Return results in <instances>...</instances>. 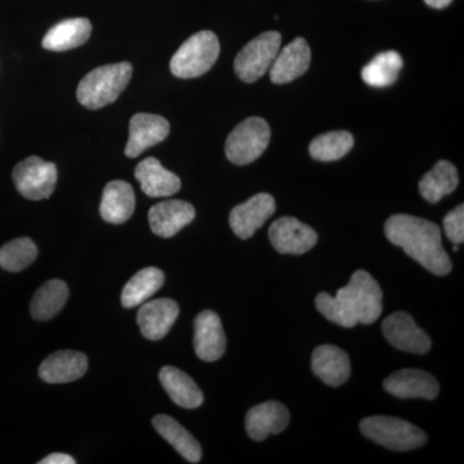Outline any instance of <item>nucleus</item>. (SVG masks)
<instances>
[{
  "instance_id": "obj_24",
  "label": "nucleus",
  "mask_w": 464,
  "mask_h": 464,
  "mask_svg": "<svg viewBox=\"0 0 464 464\" xmlns=\"http://www.w3.org/2000/svg\"><path fill=\"white\" fill-rule=\"evenodd\" d=\"M92 24L88 18H69L52 27L43 39V48L63 52L81 47L90 39Z\"/></svg>"
},
{
  "instance_id": "obj_17",
  "label": "nucleus",
  "mask_w": 464,
  "mask_h": 464,
  "mask_svg": "<svg viewBox=\"0 0 464 464\" xmlns=\"http://www.w3.org/2000/svg\"><path fill=\"white\" fill-rule=\"evenodd\" d=\"M288 409L277 401H267L253 406L246 413V429L249 438L264 441L270 435H277L288 427Z\"/></svg>"
},
{
  "instance_id": "obj_21",
  "label": "nucleus",
  "mask_w": 464,
  "mask_h": 464,
  "mask_svg": "<svg viewBox=\"0 0 464 464\" xmlns=\"http://www.w3.org/2000/svg\"><path fill=\"white\" fill-rule=\"evenodd\" d=\"M134 176L141 185L142 191L150 198L172 197L181 188L179 177L166 169L155 158L142 160L134 170Z\"/></svg>"
},
{
  "instance_id": "obj_20",
  "label": "nucleus",
  "mask_w": 464,
  "mask_h": 464,
  "mask_svg": "<svg viewBox=\"0 0 464 464\" xmlns=\"http://www.w3.org/2000/svg\"><path fill=\"white\" fill-rule=\"evenodd\" d=\"M314 373L331 387H340L350 380V357L340 347L323 344L315 348L311 359Z\"/></svg>"
},
{
  "instance_id": "obj_7",
  "label": "nucleus",
  "mask_w": 464,
  "mask_h": 464,
  "mask_svg": "<svg viewBox=\"0 0 464 464\" xmlns=\"http://www.w3.org/2000/svg\"><path fill=\"white\" fill-rule=\"evenodd\" d=\"M282 47V35L277 32L259 34L235 58V72L244 83H255L270 70Z\"/></svg>"
},
{
  "instance_id": "obj_34",
  "label": "nucleus",
  "mask_w": 464,
  "mask_h": 464,
  "mask_svg": "<svg viewBox=\"0 0 464 464\" xmlns=\"http://www.w3.org/2000/svg\"><path fill=\"white\" fill-rule=\"evenodd\" d=\"M453 0H424L427 5L436 9L447 8Z\"/></svg>"
},
{
  "instance_id": "obj_15",
  "label": "nucleus",
  "mask_w": 464,
  "mask_h": 464,
  "mask_svg": "<svg viewBox=\"0 0 464 464\" xmlns=\"http://www.w3.org/2000/svg\"><path fill=\"white\" fill-rule=\"evenodd\" d=\"M384 390L399 399L433 400L439 395V382L420 369H402L383 382Z\"/></svg>"
},
{
  "instance_id": "obj_25",
  "label": "nucleus",
  "mask_w": 464,
  "mask_h": 464,
  "mask_svg": "<svg viewBox=\"0 0 464 464\" xmlns=\"http://www.w3.org/2000/svg\"><path fill=\"white\" fill-rule=\"evenodd\" d=\"M154 429L157 430L159 435L161 436L188 462L199 463L201 459V447L198 440L191 435L188 430L183 429L181 424L173 420L169 415H157L152 420Z\"/></svg>"
},
{
  "instance_id": "obj_1",
  "label": "nucleus",
  "mask_w": 464,
  "mask_h": 464,
  "mask_svg": "<svg viewBox=\"0 0 464 464\" xmlns=\"http://www.w3.org/2000/svg\"><path fill=\"white\" fill-rule=\"evenodd\" d=\"M380 284L364 270L356 271L350 283L338 290L335 297L320 293L315 299L316 308L329 322L353 328L356 324H373L380 319L383 304Z\"/></svg>"
},
{
  "instance_id": "obj_4",
  "label": "nucleus",
  "mask_w": 464,
  "mask_h": 464,
  "mask_svg": "<svg viewBox=\"0 0 464 464\" xmlns=\"http://www.w3.org/2000/svg\"><path fill=\"white\" fill-rule=\"evenodd\" d=\"M360 431L372 441L396 451L414 450L427 444L426 433L400 418L374 415L360 422Z\"/></svg>"
},
{
  "instance_id": "obj_6",
  "label": "nucleus",
  "mask_w": 464,
  "mask_h": 464,
  "mask_svg": "<svg viewBox=\"0 0 464 464\" xmlns=\"http://www.w3.org/2000/svg\"><path fill=\"white\" fill-rule=\"evenodd\" d=\"M270 140L271 130L267 121L258 116H250L228 134L226 157L237 166H246L264 154Z\"/></svg>"
},
{
  "instance_id": "obj_9",
  "label": "nucleus",
  "mask_w": 464,
  "mask_h": 464,
  "mask_svg": "<svg viewBox=\"0 0 464 464\" xmlns=\"http://www.w3.org/2000/svg\"><path fill=\"white\" fill-rule=\"evenodd\" d=\"M382 332L384 338L400 351L424 355L431 350L429 335L415 324L413 317L408 313L399 311L391 314L382 324Z\"/></svg>"
},
{
  "instance_id": "obj_11",
  "label": "nucleus",
  "mask_w": 464,
  "mask_h": 464,
  "mask_svg": "<svg viewBox=\"0 0 464 464\" xmlns=\"http://www.w3.org/2000/svg\"><path fill=\"white\" fill-rule=\"evenodd\" d=\"M275 210H276V203H275L273 195L266 194V192L255 195L246 203L240 204L231 210L232 231L240 239H249L274 215Z\"/></svg>"
},
{
  "instance_id": "obj_23",
  "label": "nucleus",
  "mask_w": 464,
  "mask_h": 464,
  "mask_svg": "<svg viewBox=\"0 0 464 464\" xmlns=\"http://www.w3.org/2000/svg\"><path fill=\"white\" fill-rule=\"evenodd\" d=\"M159 380L174 404L186 409H197L203 404V392L190 375L181 369L164 366L159 373Z\"/></svg>"
},
{
  "instance_id": "obj_26",
  "label": "nucleus",
  "mask_w": 464,
  "mask_h": 464,
  "mask_svg": "<svg viewBox=\"0 0 464 464\" xmlns=\"http://www.w3.org/2000/svg\"><path fill=\"white\" fill-rule=\"evenodd\" d=\"M459 177L457 168L448 160H440L420 182V192L429 203H439L442 198L456 190Z\"/></svg>"
},
{
  "instance_id": "obj_8",
  "label": "nucleus",
  "mask_w": 464,
  "mask_h": 464,
  "mask_svg": "<svg viewBox=\"0 0 464 464\" xmlns=\"http://www.w3.org/2000/svg\"><path fill=\"white\" fill-rule=\"evenodd\" d=\"M14 186L29 200L48 199L57 183V168L39 157H30L18 163L12 173Z\"/></svg>"
},
{
  "instance_id": "obj_33",
  "label": "nucleus",
  "mask_w": 464,
  "mask_h": 464,
  "mask_svg": "<svg viewBox=\"0 0 464 464\" xmlns=\"http://www.w3.org/2000/svg\"><path fill=\"white\" fill-rule=\"evenodd\" d=\"M39 464H75L74 458L63 453H53L51 456L43 458Z\"/></svg>"
},
{
  "instance_id": "obj_27",
  "label": "nucleus",
  "mask_w": 464,
  "mask_h": 464,
  "mask_svg": "<svg viewBox=\"0 0 464 464\" xmlns=\"http://www.w3.org/2000/svg\"><path fill=\"white\" fill-rule=\"evenodd\" d=\"M164 280L166 277H164L163 271L159 268H143L125 284L123 292H121V304L125 308L141 306L163 286Z\"/></svg>"
},
{
  "instance_id": "obj_22",
  "label": "nucleus",
  "mask_w": 464,
  "mask_h": 464,
  "mask_svg": "<svg viewBox=\"0 0 464 464\" xmlns=\"http://www.w3.org/2000/svg\"><path fill=\"white\" fill-rule=\"evenodd\" d=\"M136 197L132 186L125 181H111L103 188L100 213L103 221L121 225L132 217Z\"/></svg>"
},
{
  "instance_id": "obj_5",
  "label": "nucleus",
  "mask_w": 464,
  "mask_h": 464,
  "mask_svg": "<svg viewBox=\"0 0 464 464\" xmlns=\"http://www.w3.org/2000/svg\"><path fill=\"white\" fill-rule=\"evenodd\" d=\"M219 41L215 33L199 32L190 36L170 60V72L177 78L192 79L206 74L218 60Z\"/></svg>"
},
{
  "instance_id": "obj_31",
  "label": "nucleus",
  "mask_w": 464,
  "mask_h": 464,
  "mask_svg": "<svg viewBox=\"0 0 464 464\" xmlns=\"http://www.w3.org/2000/svg\"><path fill=\"white\" fill-rule=\"evenodd\" d=\"M38 256L35 243L29 237L9 241L0 248V267L9 273L25 270Z\"/></svg>"
},
{
  "instance_id": "obj_16",
  "label": "nucleus",
  "mask_w": 464,
  "mask_h": 464,
  "mask_svg": "<svg viewBox=\"0 0 464 464\" xmlns=\"http://www.w3.org/2000/svg\"><path fill=\"white\" fill-rule=\"evenodd\" d=\"M195 208L188 201L167 200L150 209L149 222L152 232L160 237H172L194 221Z\"/></svg>"
},
{
  "instance_id": "obj_14",
  "label": "nucleus",
  "mask_w": 464,
  "mask_h": 464,
  "mask_svg": "<svg viewBox=\"0 0 464 464\" xmlns=\"http://www.w3.org/2000/svg\"><path fill=\"white\" fill-rule=\"evenodd\" d=\"M179 315V307L176 301L159 298L142 304L137 314V323L143 337L150 341H159L170 332Z\"/></svg>"
},
{
  "instance_id": "obj_10",
  "label": "nucleus",
  "mask_w": 464,
  "mask_h": 464,
  "mask_svg": "<svg viewBox=\"0 0 464 464\" xmlns=\"http://www.w3.org/2000/svg\"><path fill=\"white\" fill-rule=\"evenodd\" d=\"M271 244L282 255H304L317 243V234L310 226L295 217H282L271 225L268 231Z\"/></svg>"
},
{
  "instance_id": "obj_28",
  "label": "nucleus",
  "mask_w": 464,
  "mask_h": 464,
  "mask_svg": "<svg viewBox=\"0 0 464 464\" xmlns=\"http://www.w3.org/2000/svg\"><path fill=\"white\" fill-rule=\"evenodd\" d=\"M69 298V288L63 280H50L43 284L41 288L34 295L32 306V316L39 322H47L65 306Z\"/></svg>"
},
{
  "instance_id": "obj_13",
  "label": "nucleus",
  "mask_w": 464,
  "mask_h": 464,
  "mask_svg": "<svg viewBox=\"0 0 464 464\" xmlns=\"http://www.w3.org/2000/svg\"><path fill=\"white\" fill-rule=\"evenodd\" d=\"M194 329V348L197 356L207 362L221 359L227 341L219 316L213 311H203L195 319Z\"/></svg>"
},
{
  "instance_id": "obj_29",
  "label": "nucleus",
  "mask_w": 464,
  "mask_h": 464,
  "mask_svg": "<svg viewBox=\"0 0 464 464\" xmlns=\"http://www.w3.org/2000/svg\"><path fill=\"white\" fill-rule=\"evenodd\" d=\"M402 65L404 63L398 52H383L364 66L362 72V81L371 87H389L398 81Z\"/></svg>"
},
{
  "instance_id": "obj_30",
  "label": "nucleus",
  "mask_w": 464,
  "mask_h": 464,
  "mask_svg": "<svg viewBox=\"0 0 464 464\" xmlns=\"http://www.w3.org/2000/svg\"><path fill=\"white\" fill-rule=\"evenodd\" d=\"M353 136L347 130H334L316 137L310 145L311 157L320 161L340 160L353 148Z\"/></svg>"
},
{
  "instance_id": "obj_3",
  "label": "nucleus",
  "mask_w": 464,
  "mask_h": 464,
  "mask_svg": "<svg viewBox=\"0 0 464 464\" xmlns=\"http://www.w3.org/2000/svg\"><path fill=\"white\" fill-rule=\"evenodd\" d=\"M133 67L130 63H111L92 70L82 79L76 91L79 102L87 109L105 108L115 102L132 78Z\"/></svg>"
},
{
  "instance_id": "obj_12",
  "label": "nucleus",
  "mask_w": 464,
  "mask_h": 464,
  "mask_svg": "<svg viewBox=\"0 0 464 464\" xmlns=\"http://www.w3.org/2000/svg\"><path fill=\"white\" fill-rule=\"evenodd\" d=\"M170 132V125L163 116L136 114L130 121V140L125 146L128 158H137L146 150L163 142Z\"/></svg>"
},
{
  "instance_id": "obj_19",
  "label": "nucleus",
  "mask_w": 464,
  "mask_h": 464,
  "mask_svg": "<svg viewBox=\"0 0 464 464\" xmlns=\"http://www.w3.org/2000/svg\"><path fill=\"white\" fill-rule=\"evenodd\" d=\"M88 371V359L78 351H58L52 353L39 368V377L51 384L69 383L83 377Z\"/></svg>"
},
{
  "instance_id": "obj_2",
  "label": "nucleus",
  "mask_w": 464,
  "mask_h": 464,
  "mask_svg": "<svg viewBox=\"0 0 464 464\" xmlns=\"http://www.w3.org/2000/svg\"><path fill=\"white\" fill-rule=\"evenodd\" d=\"M387 239L404 249L409 257L432 274L444 276L451 271V261L441 243L439 226L429 219L409 215L390 217L384 225Z\"/></svg>"
},
{
  "instance_id": "obj_32",
  "label": "nucleus",
  "mask_w": 464,
  "mask_h": 464,
  "mask_svg": "<svg viewBox=\"0 0 464 464\" xmlns=\"http://www.w3.org/2000/svg\"><path fill=\"white\" fill-rule=\"evenodd\" d=\"M444 230L451 243L459 244L464 240V207L460 204L444 218Z\"/></svg>"
},
{
  "instance_id": "obj_18",
  "label": "nucleus",
  "mask_w": 464,
  "mask_h": 464,
  "mask_svg": "<svg viewBox=\"0 0 464 464\" xmlns=\"http://www.w3.org/2000/svg\"><path fill=\"white\" fill-rule=\"evenodd\" d=\"M311 63V50L304 38L290 42L279 51L270 67V79L275 84H286L307 72Z\"/></svg>"
}]
</instances>
